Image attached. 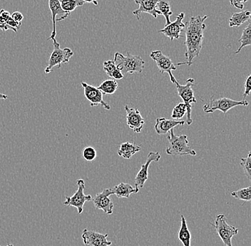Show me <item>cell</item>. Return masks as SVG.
I'll return each mask as SVG.
<instances>
[{"instance_id": "21", "label": "cell", "mask_w": 251, "mask_h": 246, "mask_svg": "<svg viewBox=\"0 0 251 246\" xmlns=\"http://www.w3.org/2000/svg\"><path fill=\"white\" fill-rule=\"evenodd\" d=\"M180 228L178 233V238L183 246H191V235L187 225L186 219L180 215Z\"/></svg>"}, {"instance_id": "31", "label": "cell", "mask_w": 251, "mask_h": 246, "mask_svg": "<svg viewBox=\"0 0 251 246\" xmlns=\"http://www.w3.org/2000/svg\"><path fill=\"white\" fill-rule=\"evenodd\" d=\"M103 70L106 72V74L111 78L113 72L117 69V67L114 60H108L103 62Z\"/></svg>"}, {"instance_id": "23", "label": "cell", "mask_w": 251, "mask_h": 246, "mask_svg": "<svg viewBox=\"0 0 251 246\" xmlns=\"http://www.w3.org/2000/svg\"><path fill=\"white\" fill-rule=\"evenodd\" d=\"M156 9L160 12L161 15L164 17L166 20V25H169L172 22L170 20L171 16L173 15L172 9H171L170 3L168 0H160L156 4Z\"/></svg>"}, {"instance_id": "13", "label": "cell", "mask_w": 251, "mask_h": 246, "mask_svg": "<svg viewBox=\"0 0 251 246\" xmlns=\"http://www.w3.org/2000/svg\"><path fill=\"white\" fill-rule=\"evenodd\" d=\"M107 237L108 234L88 229H84L81 235L84 245L88 246H110L112 243L108 241Z\"/></svg>"}, {"instance_id": "6", "label": "cell", "mask_w": 251, "mask_h": 246, "mask_svg": "<svg viewBox=\"0 0 251 246\" xmlns=\"http://www.w3.org/2000/svg\"><path fill=\"white\" fill-rule=\"evenodd\" d=\"M249 105V103L246 100H234L227 98L214 100L212 97L211 100L204 105L203 111L205 113H213L215 111H220L226 114L236 106H248Z\"/></svg>"}, {"instance_id": "38", "label": "cell", "mask_w": 251, "mask_h": 246, "mask_svg": "<svg viewBox=\"0 0 251 246\" xmlns=\"http://www.w3.org/2000/svg\"><path fill=\"white\" fill-rule=\"evenodd\" d=\"M5 246H14L12 245V244H7V245Z\"/></svg>"}, {"instance_id": "26", "label": "cell", "mask_w": 251, "mask_h": 246, "mask_svg": "<svg viewBox=\"0 0 251 246\" xmlns=\"http://www.w3.org/2000/svg\"><path fill=\"white\" fill-rule=\"evenodd\" d=\"M238 42L241 43V46L235 52V54H239L243 48L251 46V23H249L246 28L243 29L242 35Z\"/></svg>"}, {"instance_id": "32", "label": "cell", "mask_w": 251, "mask_h": 246, "mask_svg": "<svg viewBox=\"0 0 251 246\" xmlns=\"http://www.w3.org/2000/svg\"><path fill=\"white\" fill-rule=\"evenodd\" d=\"M251 91V75H249L247 78H246V81L244 83V92L243 94V100H246V97L250 95Z\"/></svg>"}, {"instance_id": "17", "label": "cell", "mask_w": 251, "mask_h": 246, "mask_svg": "<svg viewBox=\"0 0 251 246\" xmlns=\"http://www.w3.org/2000/svg\"><path fill=\"white\" fill-rule=\"evenodd\" d=\"M133 1L139 6V9L133 12V15L136 16L138 20H141V15L143 13L149 14L155 19L157 18L158 15H161L156 9L157 3L160 0H133Z\"/></svg>"}, {"instance_id": "28", "label": "cell", "mask_w": 251, "mask_h": 246, "mask_svg": "<svg viewBox=\"0 0 251 246\" xmlns=\"http://www.w3.org/2000/svg\"><path fill=\"white\" fill-rule=\"evenodd\" d=\"M186 107L185 106L184 103H178V105L175 106L173 109L172 117L174 120H180V119L183 118L184 117V115H186Z\"/></svg>"}, {"instance_id": "27", "label": "cell", "mask_w": 251, "mask_h": 246, "mask_svg": "<svg viewBox=\"0 0 251 246\" xmlns=\"http://www.w3.org/2000/svg\"><path fill=\"white\" fill-rule=\"evenodd\" d=\"M231 196L237 200L249 202L251 201V186H249L246 188L239 189L231 193Z\"/></svg>"}, {"instance_id": "22", "label": "cell", "mask_w": 251, "mask_h": 246, "mask_svg": "<svg viewBox=\"0 0 251 246\" xmlns=\"http://www.w3.org/2000/svg\"><path fill=\"white\" fill-rule=\"evenodd\" d=\"M251 13L249 11H243L232 15L229 19L230 27H238L246 22L250 21Z\"/></svg>"}, {"instance_id": "11", "label": "cell", "mask_w": 251, "mask_h": 246, "mask_svg": "<svg viewBox=\"0 0 251 246\" xmlns=\"http://www.w3.org/2000/svg\"><path fill=\"white\" fill-rule=\"evenodd\" d=\"M84 91V96L90 103L92 107L101 106L106 110L111 109L109 104L103 99V93L97 87L91 86L85 82L81 83Z\"/></svg>"}, {"instance_id": "12", "label": "cell", "mask_w": 251, "mask_h": 246, "mask_svg": "<svg viewBox=\"0 0 251 246\" xmlns=\"http://www.w3.org/2000/svg\"><path fill=\"white\" fill-rule=\"evenodd\" d=\"M185 13L181 12L177 16L176 19L174 22H171L169 25H166L163 29L158 31V32L164 34L166 37L173 41L174 39H178L180 37V34L185 28V23L183 20L184 19Z\"/></svg>"}, {"instance_id": "36", "label": "cell", "mask_w": 251, "mask_h": 246, "mask_svg": "<svg viewBox=\"0 0 251 246\" xmlns=\"http://www.w3.org/2000/svg\"><path fill=\"white\" fill-rule=\"evenodd\" d=\"M84 3H89V4H94V5H98V0H83Z\"/></svg>"}, {"instance_id": "1", "label": "cell", "mask_w": 251, "mask_h": 246, "mask_svg": "<svg viewBox=\"0 0 251 246\" xmlns=\"http://www.w3.org/2000/svg\"><path fill=\"white\" fill-rule=\"evenodd\" d=\"M208 19V16H192L189 21L185 24L186 28V41L184 45L186 46V52L185 57L186 62L176 64L183 65L186 64L191 67L194 62V59L200 54L203 46L204 31L206 29L205 21Z\"/></svg>"}, {"instance_id": "2", "label": "cell", "mask_w": 251, "mask_h": 246, "mask_svg": "<svg viewBox=\"0 0 251 246\" xmlns=\"http://www.w3.org/2000/svg\"><path fill=\"white\" fill-rule=\"evenodd\" d=\"M169 134L167 138L169 145L166 149V154L172 156L182 157L186 155L196 156L195 150L188 146L187 135H176L174 129L169 132Z\"/></svg>"}, {"instance_id": "7", "label": "cell", "mask_w": 251, "mask_h": 246, "mask_svg": "<svg viewBox=\"0 0 251 246\" xmlns=\"http://www.w3.org/2000/svg\"><path fill=\"white\" fill-rule=\"evenodd\" d=\"M212 226L215 228L216 233L219 235L220 239L226 246H233L232 239L236 236L238 229L234 225H229L227 223V219L223 214L216 216L214 224H211Z\"/></svg>"}, {"instance_id": "18", "label": "cell", "mask_w": 251, "mask_h": 246, "mask_svg": "<svg viewBox=\"0 0 251 246\" xmlns=\"http://www.w3.org/2000/svg\"><path fill=\"white\" fill-rule=\"evenodd\" d=\"M185 121L183 120H176L174 119H166L164 117H158L156 120V124L154 125L155 131L157 134H166L171 130L174 129L178 125H183Z\"/></svg>"}, {"instance_id": "8", "label": "cell", "mask_w": 251, "mask_h": 246, "mask_svg": "<svg viewBox=\"0 0 251 246\" xmlns=\"http://www.w3.org/2000/svg\"><path fill=\"white\" fill-rule=\"evenodd\" d=\"M76 185L78 189L72 197H67L64 201V205L67 206H73L77 208L78 214H82L84 211V206L86 201H90L92 200L91 195L84 194L85 189V182L84 180L79 179L76 181Z\"/></svg>"}, {"instance_id": "10", "label": "cell", "mask_w": 251, "mask_h": 246, "mask_svg": "<svg viewBox=\"0 0 251 246\" xmlns=\"http://www.w3.org/2000/svg\"><path fill=\"white\" fill-rule=\"evenodd\" d=\"M113 194L114 192L112 189H105L102 192L98 193L92 200L95 208L102 210L107 215L112 214L114 205L109 197Z\"/></svg>"}, {"instance_id": "4", "label": "cell", "mask_w": 251, "mask_h": 246, "mask_svg": "<svg viewBox=\"0 0 251 246\" xmlns=\"http://www.w3.org/2000/svg\"><path fill=\"white\" fill-rule=\"evenodd\" d=\"M53 41V51L50 55L48 64L45 70L46 74L51 73L55 67L60 68L62 64H67L70 62L71 58L73 56L74 52L70 48H61L60 44L54 38Z\"/></svg>"}, {"instance_id": "34", "label": "cell", "mask_w": 251, "mask_h": 246, "mask_svg": "<svg viewBox=\"0 0 251 246\" xmlns=\"http://www.w3.org/2000/svg\"><path fill=\"white\" fill-rule=\"evenodd\" d=\"M11 17H12L14 21L17 22H22L24 19L23 14L20 12H14V13H12V15H11Z\"/></svg>"}, {"instance_id": "24", "label": "cell", "mask_w": 251, "mask_h": 246, "mask_svg": "<svg viewBox=\"0 0 251 246\" xmlns=\"http://www.w3.org/2000/svg\"><path fill=\"white\" fill-rule=\"evenodd\" d=\"M97 89L103 93V95H113L118 89V83L115 80H105Z\"/></svg>"}, {"instance_id": "20", "label": "cell", "mask_w": 251, "mask_h": 246, "mask_svg": "<svg viewBox=\"0 0 251 246\" xmlns=\"http://www.w3.org/2000/svg\"><path fill=\"white\" fill-rule=\"evenodd\" d=\"M113 192L118 198H129L132 194H137L136 189L127 183H120L113 188Z\"/></svg>"}, {"instance_id": "29", "label": "cell", "mask_w": 251, "mask_h": 246, "mask_svg": "<svg viewBox=\"0 0 251 246\" xmlns=\"http://www.w3.org/2000/svg\"><path fill=\"white\" fill-rule=\"evenodd\" d=\"M251 153L249 152L248 153L247 157L245 158H241V162H240V164H241V167L244 171L245 175L247 177V178L249 179V181L251 180Z\"/></svg>"}, {"instance_id": "15", "label": "cell", "mask_w": 251, "mask_h": 246, "mask_svg": "<svg viewBox=\"0 0 251 246\" xmlns=\"http://www.w3.org/2000/svg\"><path fill=\"white\" fill-rule=\"evenodd\" d=\"M125 108L126 112L127 125L134 133H140L145 121L139 110L137 108H129L128 106H125Z\"/></svg>"}, {"instance_id": "33", "label": "cell", "mask_w": 251, "mask_h": 246, "mask_svg": "<svg viewBox=\"0 0 251 246\" xmlns=\"http://www.w3.org/2000/svg\"><path fill=\"white\" fill-rule=\"evenodd\" d=\"M249 0H229L230 5L237 9H243L244 8V3L247 2Z\"/></svg>"}, {"instance_id": "25", "label": "cell", "mask_w": 251, "mask_h": 246, "mask_svg": "<svg viewBox=\"0 0 251 246\" xmlns=\"http://www.w3.org/2000/svg\"><path fill=\"white\" fill-rule=\"evenodd\" d=\"M61 7L64 12L70 15L71 12L75 11L77 7H82L84 4L83 0H59Z\"/></svg>"}, {"instance_id": "19", "label": "cell", "mask_w": 251, "mask_h": 246, "mask_svg": "<svg viewBox=\"0 0 251 246\" xmlns=\"http://www.w3.org/2000/svg\"><path fill=\"white\" fill-rule=\"evenodd\" d=\"M141 150V147L136 144L131 143L129 142H124L121 144L119 150H118V155L121 157L126 159H131V157L139 153Z\"/></svg>"}, {"instance_id": "14", "label": "cell", "mask_w": 251, "mask_h": 246, "mask_svg": "<svg viewBox=\"0 0 251 246\" xmlns=\"http://www.w3.org/2000/svg\"><path fill=\"white\" fill-rule=\"evenodd\" d=\"M150 57L156 63L157 67L160 73L164 74L168 73H172V70H176V65L172 62V59L169 56H166L159 50L153 51L150 54Z\"/></svg>"}, {"instance_id": "37", "label": "cell", "mask_w": 251, "mask_h": 246, "mask_svg": "<svg viewBox=\"0 0 251 246\" xmlns=\"http://www.w3.org/2000/svg\"><path fill=\"white\" fill-rule=\"evenodd\" d=\"M8 98V96L7 95H5V94L1 93V92H0V100H7Z\"/></svg>"}, {"instance_id": "5", "label": "cell", "mask_w": 251, "mask_h": 246, "mask_svg": "<svg viewBox=\"0 0 251 246\" xmlns=\"http://www.w3.org/2000/svg\"><path fill=\"white\" fill-rule=\"evenodd\" d=\"M194 79L189 78L186 80V84L181 85L178 83L177 80H176L174 84L176 85V87L177 92H178V95L182 100L183 101L185 106L186 107V113H187V120H186V123L188 125H191L193 123L192 117H191V112H192V104L197 103L194 95V90L192 87L194 85Z\"/></svg>"}, {"instance_id": "16", "label": "cell", "mask_w": 251, "mask_h": 246, "mask_svg": "<svg viewBox=\"0 0 251 246\" xmlns=\"http://www.w3.org/2000/svg\"><path fill=\"white\" fill-rule=\"evenodd\" d=\"M49 7L51 13V20H52V32L47 40L56 38V22H61L67 19L69 17L66 12H64L61 7L59 0H49Z\"/></svg>"}, {"instance_id": "35", "label": "cell", "mask_w": 251, "mask_h": 246, "mask_svg": "<svg viewBox=\"0 0 251 246\" xmlns=\"http://www.w3.org/2000/svg\"><path fill=\"white\" fill-rule=\"evenodd\" d=\"M111 78H114L115 81H119V80L123 79L124 75L122 72L119 68H117L111 75Z\"/></svg>"}, {"instance_id": "3", "label": "cell", "mask_w": 251, "mask_h": 246, "mask_svg": "<svg viewBox=\"0 0 251 246\" xmlns=\"http://www.w3.org/2000/svg\"><path fill=\"white\" fill-rule=\"evenodd\" d=\"M114 61L116 63L117 68L121 71L131 74L142 73L145 65V62L141 59V56H133L128 51L126 56L120 53H116Z\"/></svg>"}, {"instance_id": "9", "label": "cell", "mask_w": 251, "mask_h": 246, "mask_svg": "<svg viewBox=\"0 0 251 246\" xmlns=\"http://www.w3.org/2000/svg\"><path fill=\"white\" fill-rule=\"evenodd\" d=\"M161 159V155L158 152H151L149 153L145 163L141 165V169L135 178V189L139 192V189L144 187L146 181L148 180V169L151 163L157 162Z\"/></svg>"}, {"instance_id": "30", "label": "cell", "mask_w": 251, "mask_h": 246, "mask_svg": "<svg viewBox=\"0 0 251 246\" xmlns=\"http://www.w3.org/2000/svg\"><path fill=\"white\" fill-rule=\"evenodd\" d=\"M97 150L92 147H86L82 150V157L87 162H93L97 158Z\"/></svg>"}]
</instances>
